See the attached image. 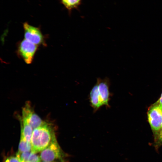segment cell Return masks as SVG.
Returning a JSON list of instances; mask_svg holds the SVG:
<instances>
[{"instance_id": "cell-10", "label": "cell", "mask_w": 162, "mask_h": 162, "mask_svg": "<svg viewBox=\"0 0 162 162\" xmlns=\"http://www.w3.org/2000/svg\"><path fill=\"white\" fill-rule=\"evenodd\" d=\"M16 156L19 159L20 162L22 161L31 162H41V160L40 157L31 152H19L16 154Z\"/></svg>"}, {"instance_id": "cell-7", "label": "cell", "mask_w": 162, "mask_h": 162, "mask_svg": "<svg viewBox=\"0 0 162 162\" xmlns=\"http://www.w3.org/2000/svg\"><path fill=\"white\" fill-rule=\"evenodd\" d=\"M96 83L98 85L99 93L103 105L109 107V103L110 94L109 91V79L108 77L104 79L98 78Z\"/></svg>"}, {"instance_id": "cell-14", "label": "cell", "mask_w": 162, "mask_h": 162, "mask_svg": "<svg viewBox=\"0 0 162 162\" xmlns=\"http://www.w3.org/2000/svg\"><path fill=\"white\" fill-rule=\"evenodd\" d=\"M4 162H20V161L16 156H10Z\"/></svg>"}, {"instance_id": "cell-16", "label": "cell", "mask_w": 162, "mask_h": 162, "mask_svg": "<svg viewBox=\"0 0 162 162\" xmlns=\"http://www.w3.org/2000/svg\"><path fill=\"white\" fill-rule=\"evenodd\" d=\"M64 162V160L57 161H52V162H46V161H42V162Z\"/></svg>"}, {"instance_id": "cell-2", "label": "cell", "mask_w": 162, "mask_h": 162, "mask_svg": "<svg viewBox=\"0 0 162 162\" xmlns=\"http://www.w3.org/2000/svg\"><path fill=\"white\" fill-rule=\"evenodd\" d=\"M147 117L154 140L162 128V109L157 101L148 108Z\"/></svg>"}, {"instance_id": "cell-12", "label": "cell", "mask_w": 162, "mask_h": 162, "mask_svg": "<svg viewBox=\"0 0 162 162\" xmlns=\"http://www.w3.org/2000/svg\"><path fill=\"white\" fill-rule=\"evenodd\" d=\"M32 145L31 142H29L25 140L20 139L19 146L18 151L19 152H31Z\"/></svg>"}, {"instance_id": "cell-9", "label": "cell", "mask_w": 162, "mask_h": 162, "mask_svg": "<svg viewBox=\"0 0 162 162\" xmlns=\"http://www.w3.org/2000/svg\"><path fill=\"white\" fill-rule=\"evenodd\" d=\"M20 119L21 124L20 138L31 142L33 129L25 119L22 117Z\"/></svg>"}, {"instance_id": "cell-8", "label": "cell", "mask_w": 162, "mask_h": 162, "mask_svg": "<svg viewBox=\"0 0 162 162\" xmlns=\"http://www.w3.org/2000/svg\"><path fill=\"white\" fill-rule=\"evenodd\" d=\"M89 100L91 106L95 111L97 110L104 106L99 93L98 86L96 83L90 91Z\"/></svg>"}, {"instance_id": "cell-1", "label": "cell", "mask_w": 162, "mask_h": 162, "mask_svg": "<svg viewBox=\"0 0 162 162\" xmlns=\"http://www.w3.org/2000/svg\"><path fill=\"white\" fill-rule=\"evenodd\" d=\"M55 136L52 124L44 121L40 126L33 130L31 142V152L35 154L41 152L49 145Z\"/></svg>"}, {"instance_id": "cell-13", "label": "cell", "mask_w": 162, "mask_h": 162, "mask_svg": "<svg viewBox=\"0 0 162 162\" xmlns=\"http://www.w3.org/2000/svg\"><path fill=\"white\" fill-rule=\"evenodd\" d=\"M162 145V128L157 137L154 140V146L156 150Z\"/></svg>"}, {"instance_id": "cell-11", "label": "cell", "mask_w": 162, "mask_h": 162, "mask_svg": "<svg viewBox=\"0 0 162 162\" xmlns=\"http://www.w3.org/2000/svg\"><path fill=\"white\" fill-rule=\"evenodd\" d=\"M82 0H60V2L68 10L69 15L70 16L74 9L79 10V6L82 4Z\"/></svg>"}, {"instance_id": "cell-17", "label": "cell", "mask_w": 162, "mask_h": 162, "mask_svg": "<svg viewBox=\"0 0 162 162\" xmlns=\"http://www.w3.org/2000/svg\"><path fill=\"white\" fill-rule=\"evenodd\" d=\"M20 162H29V161H20Z\"/></svg>"}, {"instance_id": "cell-3", "label": "cell", "mask_w": 162, "mask_h": 162, "mask_svg": "<svg viewBox=\"0 0 162 162\" xmlns=\"http://www.w3.org/2000/svg\"><path fill=\"white\" fill-rule=\"evenodd\" d=\"M64 156L55 136L49 145L41 152L40 157L42 161L52 162L64 160Z\"/></svg>"}, {"instance_id": "cell-6", "label": "cell", "mask_w": 162, "mask_h": 162, "mask_svg": "<svg viewBox=\"0 0 162 162\" xmlns=\"http://www.w3.org/2000/svg\"><path fill=\"white\" fill-rule=\"evenodd\" d=\"M21 117L28 122L33 130L40 126L44 122L35 112L29 102H26L22 108Z\"/></svg>"}, {"instance_id": "cell-15", "label": "cell", "mask_w": 162, "mask_h": 162, "mask_svg": "<svg viewBox=\"0 0 162 162\" xmlns=\"http://www.w3.org/2000/svg\"><path fill=\"white\" fill-rule=\"evenodd\" d=\"M160 107L162 109V93L161 95V96L159 99V100L157 101Z\"/></svg>"}, {"instance_id": "cell-5", "label": "cell", "mask_w": 162, "mask_h": 162, "mask_svg": "<svg viewBox=\"0 0 162 162\" xmlns=\"http://www.w3.org/2000/svg\"><path fill=\"white\" fill-rule=\"evenodd\" d=\"M24 39L37 45L46 46L45 37L38 27L29 25L28 22L23 24Z\"/></svg>"}, {"instance_id": "cell-4", "label": "cell", "mask_w": 162, "mask_h": 162, "mask_svg": "<svg viewBox=\"0 0 162 162\" xmlns=\"http://www.w3.org/2000/svg\"><path fill=\"white\" fill-rule=\"evenodd\" d=\"M38 49V46L24 39L17 45V54L27 64L33 62L35 54Z\"/></svg>"}]
</instances>
